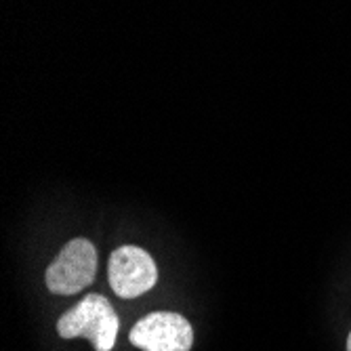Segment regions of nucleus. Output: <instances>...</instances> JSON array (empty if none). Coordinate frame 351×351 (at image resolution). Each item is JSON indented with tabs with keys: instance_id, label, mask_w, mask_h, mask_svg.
<instances>
[{
	"instance_id": "20e7f679",
	"label": "nucleus",
	"mask_w": 351,
	"mask_h": 351,
	"mask_svg": "<svg viewBox=\"0 0 351 351\" xmlns=\"http://www.w3.org/2000/svg\"><path fill=\"white\" fill-rule=\"evenodd\" d=\"M108 278L114 295L120 299H137L152 291L158 282V269L149 254L139 246H120L112 252Z\"/></svg>"
},
{
	"instance_id": "f03ea898",
	"label": "nucleus",
	"mask_w": 351,
	"mask_h": 351,
	"mask_svg": "<svg viewBox=\"0 0 351 351\" xmlns=\"http://www.w3.org/2000/svg\"><path fill=\"white\" fill-rule=\"evenodd\" d=\"M97 265L99 261L95 246L84 238H76L63 246L55 261L49 265L45 274L47 289L53 295L63 297L78 295L93 284L97 276Z\"/></svg>"
},
{
	"instance_id": "39448f33",
	"label": "nucleus",
	"mask_w": 351,
	"mask_h": 351,
	"mask_svg": "<svg viewBox=\"0 0 351 351\" xmlns=\"http://www.w3.org/2000/svg\"><path fill=\"white\" fill-rule=\"evenodd\" d=\"M347 351H351V332H349V337H347Z\"/></svg>"
},
{
	"instance_id": "f257e3e1",
	"label": "nucleus",
	"mask_w": 351,
	"mask_h": 351,
	"mask_svg": "<svg viewBox=\"0 0 351 351\" xmlns=\"http://www.w3.org/2000/svg\"><path fill=\"white\" fill-rule=\"evenodd\" d=\"M120 320L112 303L104 295H86L78 305L57 320V335L61 339L84 337L95 351H112L116 345Z\"/></svg>"
},
{
	"instance_id": "7ed1b4c3",
	"label": "nucleus",
	"mask_w": 351,
	"mask_h": 351,
	"mask_svg": "<svg viewBox=\"0 0 351 351\" xmlns=\"http://www.w3.org/2000/svg\"><path fill=\"white\" fill-rule=\"evenodd\" d=\"M129 341L141 351H191L194 328L181 313L156 311L131 328Z\"/></svg>"
}]
</instances>
